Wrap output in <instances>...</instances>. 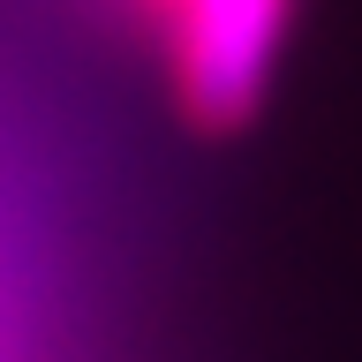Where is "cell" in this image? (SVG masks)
Listing matches in <instances>:
<instances>
[{"label": "cell", "instance_id": "7a4b0ae2", "mask_svg": "<svg viewBox=\"0 0 362 362\" xmlns=\"http://www.w3.org/2000/svg\"><path fill=\"white\" fill-rule=\"evenodd\" d=\"M151 8H158V0H151Z\"/></svg>", "mask_w": 362, "mask_h": 362}, {"label": "cell", "instance_id": "6da1fadb", "mask_svg": "<svg viewBox=\"0 0 362 362\" xmlns=\"http://www.w3.org/2000/svg\"><path fill=\"white\" fill-rule=\"evenodd\" d=\"M174 106L197 129H249L294 30V0H158Z\"/></svg>", "mask_w": 362, "mask_h": 362}]
</instances>
